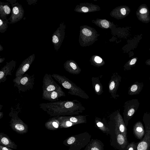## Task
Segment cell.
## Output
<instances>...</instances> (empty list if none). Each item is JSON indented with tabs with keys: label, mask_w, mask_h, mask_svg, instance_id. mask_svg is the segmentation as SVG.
<instances>
[{
	"label": "cell",
	"mask_w": 150,
	"mask_h": 150,
	"mask_svg": "<svg viewBox=\"0 0 150 150\" xmlns=\"http://www.w3.org/2000/svg\"><path fill=\"white\" fill-rule=\"evenodd\" d=\"M8 20H6L5 21L4 20H2L1 18L0 20V32L1 33H3L5 32L7 28Z\"/></svg>",
	"instance_id": "cb8c5ba5"
},
{
	"label": "cell",
	"mask_w": 150,
	"mask_h": 150,
	"mask_svg": "<svg viewBox=\"0 0 150 150\" xmlns=\"http://www.w3.org/2000/svg\"><path fill=\"white\" fill-rule=\"evenodd\" d=\"M82 32L83 34L87 36H90L92 33L91 30L86 28L82 30Z\"/></svg>",
	"instance_id": "4316f807"
},
{
	"label": "cell",
	"mask_w": 150,
	"mask_h": 150,
	"mask_svg": "<svg viewBox=\"0 0 150 150\" xmlns=\"http://www.w3.org/2000/svg\"><path fill=\"white\" fill-rule=\"evenodd\" d=\"M116 73H114L111 76L108 83V91L112 97L115 98L116 97V91L118 85V78Z\"/></svg>",
	"instance_id": "8fae6325"
},
{
	"label": "cell",
	"mask_w": 150,
	"mask_h": 150,
	"mask_svg": "<svg viewBox=\"0 0 150 150\" xmlns=\"http://www.w3.org/2000/svg\"><path fill=\"white\" fill-rule=\"evenodd\" d=\"M144 135L137 142L136 150H150V124H145Z\"/></svg>",
	"instance_id": "8992f818"
},
{
	"label": "cell",
	"mask_w": 150,
	"mask_h": 150,
	"mask_svg": "<svg viewBox=\"0 0 150 150\" xmlns=\"http://www.w3.org/2000/svg\"><path fill=\"white\" fill-rule=\"evenodd\" d=\"M76 140V138L74 137H71L65 140L63 142V144L67 145L72 144L74 143Z\"/></svg>",
	"instance_id": "d4e9b609"
},
{
	"label": "cell",
	"mask_w": 150,
	"mask_h": 150,
	"mask_svg": "<svg viewBox=\"0 0 150 150\" xmlns=\"http://www.w3.org/2000/svg\"><path fill=\"white\" fill-rule=\"evenodd\" d=\"M66 118L71 122L76 125L86 122V116L83 115L65 116Z\"/></svg>",
	"instance_id": "e0dca14e"
},
{
	"label": "cell",
	"mask_w": 150,
	"mask_h": 150,
	"mask_svg": "<svg viewBox=\"0 0 150 150\" xmlns=\"http://www.w3.org/2000/svg\"><path fill=\"white\" fill-rule=\"evenodd\" d=\"M0 150H13L12 149L0 144Z\"/></svg>",
	"instance_id": "f546056e"
},
{
	"label": "cell",
	"mask_w": 150,
	"mask_h": 150,
	"mask_svg": "<svg viewBox=\"0 0 150 150\" xmlns=\"http://www.w3.org/2000/svg\"><path fill=\"white\" fill-rule=\"evenodd\" d=\"M134 110L133 109H130L128 112V115L129 116H132L134 113Z\"/></svg>",
	"instance_id": "1f68e13d"
},
{
	"label": "cell",
	"mask_w": 150,
	"mask_h": 150,
	"mask_svg": "<svg viewBox=\"0 0 150 150\" xmlns=\"http://www.w3.org/2000/svg\"><path fill=\"white\" fill-rule=\"evenodd\" d=\"M102 26L105 28H108L109 27V24L108 21L106 20H103L101 22Z\"/></svg>",
	"instance_id": "83f0119b"
},
{
	"label": "cell",
	"mask_w": 150,
	"mask_h": 150,
	"mask_svg": "<svg viewBox=\"0 0 150 150\" xmlns=\"http://www.w3.org/2000/svg\"><path fill=\"white\" fill-rule=\"evenodd\" d=\"M40 106L50 116L78 115L85 109L81 103L76 100L42 103Z\"/></svg>",
	"instance_id": "6da1fadb"
},
{
	"label": "cell",
	"mask_w": 150,
	"mask_h": 150,
	"mask_svg": "<svg viewBox=\"0 0 150 150\" xmlns=\"http://www.w3.org/2000/svg\"><path fill=\"white\" fill-rule=\"evenodd\" d=\"M35 57V54H33L22 62L16 71V77L21 76L24 74L33 62Z\"/></svg>",
	"instance_id": "ba28073f"
},
{
	"label": "cell",
	"mask_w": 150,
	"mask_h": 150,
	"mask_svg": "<svg viewBox=\"0 0 150 150\" xmlns=\"http://www.w3.org/2000/svg\"><path fill=\"white\" fill-rule=\"evenodd\" d=\"M133 133L137 139L141 140L144 137L145 131L142 124L138 122L134 125L133 128Z\"/></svg>",
	"instance_id": "5bb4252c"
},
{
	"label": "cell",
	"mask_w": 150,
	"mask_h": 150,
	"mask_svg": "<svg viewBox=\"0 0 150 150\" xmlns=\"http://www.w3.org/2000/svg\"><path fill=\"white\" fill-rule=\"evenodd\" d=\"M115 120V128L118 129L120 132L125 137H127V128L122 118L117 115L114 117Z\"/></svg>",
	"instance_id": "4fadbf2b"
},
{
	"label": "cell",
	"mask_w": 150,
	"mask_h": 150,
	"mask_svg": "<svg viewBox=\"0 0 150 150\" xmlns=\"http://www.w3.org/2000/svg\"><path fill=\"white\" fill-rule=\"evenodd\" d=\"M65 96V94L63 91H42V98L52 102L58 100L59 98Z\"/></svg>",
	"instance_id": "9c48e42d"
},
{
	"label": "cell",
	"mask_w": 150,
	"mask_h": 150,
	"mask_svg": "<svg viewBox=\"0 0 150 150\" xmlns=\"http://www.w3.org/2000/svg\"><path fill=\"white\" fill-rule=\"evenodd\" d=\"M90 150H102V148L99 143L93 141L90 145Z\"/></svg>",
	"instance_id": "603a6c76"
},
{
	"label": "cell",
	"mask_w": 150,
	"mask_h": 150,
	"mask_svg": "<svg viewBox=\"0 0 150 150\" xmlns=\"http://www.w3.org/2000/svg\"><path fill=\"white\" fill-rule=\"evenodd\" d=\"M3 59L2 58V60H1V59H0V63H1V62H3L4 61V60H3Z\"/></svg>",
	"instance_id": "74e56055"
},
{
	"label": "cell",
	"mask_w": 150,
	"mask_h": 150,
	"mask_svg": "<svg viewBox=\"0 0 150 150\" xmlns=\"http://www.w3.org/2000/svg\"><path fill=\"white\" fill-rule=\"evenodd\" d=\"M137 61V59L136 58H134L132 59L130 63V64L132 65L136 63Z\"/></svg>",
	"instance_id": "e575fe53"
},
{
	"label": "cell",
	"mask_w": 150,
	"mask_h": 150,
	"mask_svg": "<svg viewBox=\"0 0 150 150\" xmlns=\"http://www.w3.org/2000/svg\"><path fill=\"white\" fill-rule=\"evenodd\" d=\"M95 62L97 63H101L102 61V59L100 57L96 56L94 59Z\"/></svg>",
	"instance_id": "f1b7e54d"
},
{
	"label": "cell",
	"mask_w": 150,
	"mask_h": 150,
	"mask_svg": "<svg viewBox=\"0 0 150 150\" xmlns=\"http://www.w3.org/2000/svg\"><path fill=\"white\" fill-rule=\"evenodd\" d=\"M1 18L3 20H6V17L10 14L11 11L8 5L1 4L0 7Z\"/></svg>",
	"instance_id": "ffe728a7"
},
{
	"label": "cell",
	"mask_w": 150,
	"mask_h": 150,
	"mask_svg": "<svg viewBox=\"0 0 150 150\" xmlns=\"http://www.w3.org/2000/svg\"><path fill=\"white\" fill-rule=\"evenodd\" d=\"M121 13L123 15H125L126 13V11L125 8H122L120 10Z\"/></svg>",
	"instance_id": "d590c367"
},
{
	"label": "cell",
	"mask_w": 150,
	"mask_h": 150,
	"mask_svg": "<svg viewBox=\"0 0 150 150\" xmlns=\"http://www.w3.org/2000/svg\"><path fill=\"white\" fill-rule=\"evenodd\" d=\"M81 10L83 12L85 13L87 12L88 11V8L87 7L85 6L81 8Z\"/></svg>",
	"instance_id": "836d02e7"
},
{
	"label": "cell",
	"mask_w": 150,
	"mask_h": 150,
	"mask_svg": "<svg viewBox=\"0 0 150 150\" xmlns=\"http://www.w3.org/2000/svg\"><path fill=\"white\" fill-rule=\"evenodd\" d=\"M16 63V61L12 60L7 62L6 65L1 69L0 70V83L6 80L7 75H12V73L14 70Z\"/></svg>",
	"instance_id": "52a82bcc"
},
{
	"label": "cell",
	"mask_w": 150,
	"mask_h": 150,
	"mask_svg": "<svg viewBox=\"0 0 150 150\" xmlns=\"http://www.w3.org/2000/svg\"><path fill=\"white\" fill-rule=\"evenodd\" d=\"M88 150H89V149H88Z\"/></svg>",
	"instance_id": "f35d334b"
},
{
	"label": "cell",
	"mask_w": 150,
	"mask_h": 150,
	"mask_svg": "<svg viewBox=\"0 0 150 150\" xmlns=\"http://www.w3.org/2000/svg\"><path fill=\"white\" fill-rule=\"evenodd\" d=\"M51 76L64 88L69 91L68 93L69 94L87 100L89 98L88 95L83 90L65 76L57 74H53Z\"/></svg>",
	"instance_id": "7a4b0ae2"
},
{
	"label": "cell",
	"mask_w": 150,
	"mask_h": 150,
	"mask_svg": "<svg viewBox=\"0 0 150 150\" xmlns=\"http://www.w3.org/2000/svg\"><path fill=\"white\" fill-rule=\"evenodd\" d=\"M0 144L11 149H16L17 148V146L15 142L4 133H0Z\"/></svg>",
	"instance_id": "7c38bea8"
},
{
	"label": "cell",
	"mask_w": 150,
	"mask_h": 150,
	"mask_svg": "<svg viewBox=\"0 0 150 150\" xmlns=\"http://www.w3.org/2000/svg\"><path fill=\"white\" fill-rule=\"evenodd\" d=\"M3 114L2 112H0V119H1L3 117Z\"/></svg>",
	"instance_id": "8d00e7d4"
},
{
	"label": "cell",
	"mask_w": 150,
	"mask_h": 150,
	"mask_svg": "<svg viewBox=\"0 0 150 150\" xmlns=\"http://www.w3.org/2000/svg\"><path fill=\"white\" fill-rule=\"evenodd\" d=\"M137 144L134 142H131L127 146L126 150H136Z\"/></svg>",
	"instance_id": "484cf974"
},
{
	"label": "cell",
	"mask_w": 150,
	"mask_h": 150,
	"mask_svg": "<svg viewBox=\"0 0 150 150\" xmlns=\"http://www.w3.org/2000/svg\"><path fill=\"white\" fill-rule=\"evenodd\" d=\"M139 12L142 14L145 13L147 12V10L145 8H142L140 10Z\"/></svg>",
	"instance_id": "d6a6232c"
},
{
	"label": "cell",
	"mask_w": 150,
	"mask_h": 150,
	"mask_svg": "<svg viewBox=\"0 0 150 150\" xmlns=\"http://www.w3.org/2000/svg\"><path fill=\"white\" fill-rule=\"evenodd\" d=\"M34 75H30L27 74L21 76L15 77L13 80L14 86L19 92H25L32 90L34 84Z\"/></svg>",
	"instance_id": "3957f363"
},
{
	"label": "cell",
	"mask_w": 150,
	"mask_h": 150,
	"mask_svg": "<svg viewBox=\"0 0 150 150\" xmlns=\"http://www.w3.org/2000/svg\"><path fill=\"white\" fill-rule=\"evenodd\" d=\"M51 75L45 74L43 78L42 91H61V87L53 79Z\"/></svg>",
	"instance_id": "5b68a950"
},
{
	"label": "cell",
	"mask_w": 150,
	"mask_h": 150,
	"mask_svg": "<svg viewBox=\"0 0 150 150\" xmlns=\"http://www.w3.org/2000/svg\"><path fill=\"white\" fill-rule=\"evenodd\" d=\"M95 122L98 128L103 132H107L109 131L110 130L98 118L96 119Z\"/></svg>",
	"instance_id": "7402d4cb"
},
{
	"label": "cell",
	"mask_w": 150,
	"mask_h": 150,
	"mask_svg": "<svg viewBox=\"0 0 150 150\" xmlns=\"http://www.w3.org/2000/svg\"><path fill=\"white\" fill-rule=\"evenodd\" d=\"M18 5H13L12 8V15L11 16V19H15L16 18V16H19L20 15L21 16V7L20 8L19 7Z\"/></svg>",
	"instance_id": "44dd1931"
},
{
	"label": "cell",
	"mask_w": 150,
	"mask_h": 150,
	"mask_svg": "<svg viewBox=\"0 0 150 150\" xmlns=\"http://www.w3.org/2000/svg\"><path fill=\"white\" fill-rule=\"evenodd\" d=\"M9 115L11 117L10 126L11 129L17 133L23 134L27 133L28 127L18 116V113H14L11 111Z\"/></svg>",
	"instance_id": "277c9868"
},
{
	"label": "cell",
	"mask_w": 150,
	"mask_h": 150,
	"mask_svg": "<svg viewBox=\"0 0 150 150\" xmlns=\"http://www.w3.org/2000/svg\"><path fill=\"white\" fill-rule=\"evenodd\" d=\"M58 116H55L48 120L45 123V127L50 130H56L59 128L60 124Z\"/></svg>",
	"instance_id": "9a60e30c"
},
{
	"label": "cell",
	"mask_w": 150,
	"mask_h": 150,
	"mask_svg": "<svg viewBox=\"0 0 150 150\" xmlns=\"http://www.w3.org/2000/svg\"><path fill=\"white\" fill-rule=\"evenodd\" d=\"M64 68L67 71L73 74H79L80 73L81 70L77 67L76 64L73 62H70L68 65L65 66Z\"/></svg>",
	"instance_id": "ac0fdd59"
},
{
	"label": "cell",
	"mask_w": 150,
	"mask_h": 150,
	"mask_svg": "<svg viewBox=\"0 0 150 150\" xmlns=\"http://www.w3.org/2000/svg\"><path fill=\"white\" fill-rule=\"evenodd\" d=\"M116 137L117 143L121 150H126L127 147L129 143L127 137H125L117 128L115 129Z\"/></svg>",
	"instance_id": "30bf717a"
},
{
	"label": "cell",
	"mask_w": 150,
	"mask_h": 150,
	"mask_svg": "<svg viewBox=\"0 0 150 150\" xmlns=\"http://www.w3.org/2000/svg\"><path fill=\"white\" fill-rule=\"evenodd\" d=\"M137 86L136 85H134L131 87V90L132 92H134L137 90Z\"/></svg>",
	"instance_id": "4dcf8cb0"
},
{
	"label": "cell",
	"mask_w": 150,
	"mask_h": 150,
	"mask_svg": "<svg viewBox=\"0 0 150 150\" xmlns=\"http://www.w3.org/2000/svg\"><path fill=\"white\" fill-rule=\"evenodd\" d=\"M92 84L95 93L98 95L103 93V86L98 77H93L91 79Z\"/></svg>",
	"instance_id": "2e32d148"
},
{
	"label": "cell",
	"mask_w": 150,
	"mask_h": 150,
	"mask_svg": "<svg viewBox=\"0 0 150 150\" xmlns=\"http://www.w3.org/2000/svg\"><path fill=\"white\" fill-rule=\"evenodd\" d=\"M58 120L60 124L59 128H68L76 125L68 120L65 116H58Z\"/></svg>",
	"instance_id": "d6986e66"
}]
</instances>
